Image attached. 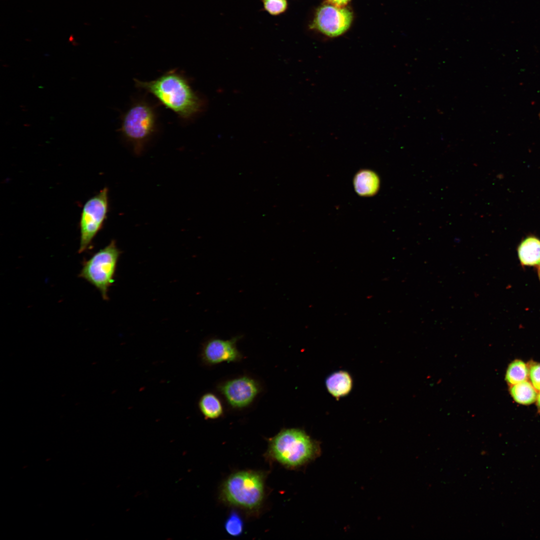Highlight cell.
Wrapping results in <instances>:
<instances>
[{
  "label": "cell",
  "mask_w": 540,
  "mask_h": 540,
  "mask_svg": "<svg viewBox=\"0 0 540 540\" xmlns=\"http://www.w3.org/2000/svg\"><path fill=\"white\" fill-rule=\"evenodd\" d=\"M264 8L270 14L278 16L284 13L288 8L286 0H262Z\"/></svg>",
  "instance_id": "obj_17"
},
{
  "label": "cell",
  "mask_w": 540,
  "mask_h": 540,
  "mask_svg": "<svg viewBox=\"0 0 540 540\" xmlns=\"http://www.w3.org/2000/svg\"><path fill=\"white\" fill-rule=\"evenodd\" d=\"M238 339L236 336L228 340L218 338L208 340L203 344L200 350L202 361L208 366L239 361L242 356L236 346Z\"/></svg>",
  "instance_id": "obj_9"
},
{
  "label": "cell",
  "mask_w": 540,
  "mask_h": 540,
  "mask_svg": "<svg viewBox=\"0 0 540 540\" xmlns=\"http://www.w3.org/2000/svg\"><path fill=\"white\" fill-rule=\"evenodd\" d=\"M325 386L328 393L338 400L348 396L353 387V380L350 374L344 370L334 372L326 379Z\"/></svg>",
  "instance_id": "obj_10"
},
{
  "label": "cell",
  "mask_w": 540,
  "mask_h": 540,
  "mask_svg": "<svg viewBox=\"0 0 540 540\" xmlns=\"http://www.w3.org/2000/svg\"><path fill=\"white\" fill-rule=\"evenodd\" d=\"M156 121L154 108L145 102L134 104L125 113L120 131L136 155L142 154L155 132Z\"/></svg>",
  "instance_id": "obj_4"
},
{
  "label": "cell",
  "mask_w": 540,
  "mask_h": 540,
  "mask_svg": "<svg viewBox=\"0 0 540 540\" xmlns=\"http://www.w3.org/2000/svg\"><path fill=\"white\" fill-rule=\"evenodd\" d=\"M224 499L231 504L252 510L261 504L264 496L262 476L252 471L238 472L231 475L222 488Z\"/></svg>",
  "instance_id": "obj_5"
},
{
  "label": "cell",
  "mask_w": 540,
  "mask_h": 540,
  "mask_svg": "<svg viewBox=\"0 0 540 540\" xmlns=\"http://www.w3.org/2000/svg\"><path fill=\"white\" fill-rule=\"evenodd\" d=\"M108 211V190L104 188L86 201L80 220V242L78 252L86 251L102 228Z\"/></svg>",
  "instance_id": "obj_6"
},
{
  "label": "cell",
  "mask_w": 540,
  "mask_h": 540,
  "mask_svg": "<svg viewBox=\"0 0 540 540\" xmlns=\"http://www.w3.org/2000/svg\"><path fill=\"white\" fill-rule=\"evenodd\" d=\"M225 528L231 536L240 535L243 530V522L240 517L235 512L232 513L226 522Z\"/></svg>",
  "instance_id": "obj_16"
},
{
  "label": "cell",
  "mask_w": 540,
  "mask_h": 540,
  "mask_svg": "<svg viewBox=\"0 0 540 540\" xmlns=\"http://www.w3.org/2000/svg\"><path fill=\"white\" fill-rule=\"evenodd\" d=\"M510 393L514 400L518 404H529L537 398L536 389L526 380L512 385Z\"/></svg>",
  "instance_id": "obj_14"
},
{
  "label": "cell",
  "mask_w": 540,
  "mask_h": 540,
  "mask_svg": "<svg viewBox=\"0 0 540 540\" xmlns=\"http://www.w3.org/2000/svg\"><path fill=\"white\" fill-rule=\"evenodd\" d=\"M528 376L529 369L526 364L522 360H516L509 365L506 379L508 384L514 385L526 380Z\"/></svg>",
  "instance_id": "obj_15"
},
{
  "label": "cell",
  "mask_w": 540,
  "mask_h": 540,
  "mask_svg": "<svg viewBox=\"0 0 540 540\" xmlns=\"http://www.w3.org/2000/svg\"><path fill=\"white\" fill-rule=\"evenodd\" d=\"M536 400H537L538 406L539 407V408H540V392L538 394L537 398H536Z\"/></svg>",
  "instance_id": "obj_20"
},
{
  "label": "cell",
  "mask_w": 540,
  "mask_h": 540,
  "mask_svg": "<svg viewBox=\"0 0 540 540\" xmlns=\"http://www.w3.org/2000/svg\"><path fill=\"white\" fill-rule=\"evenodd\" d=\"M122 252L115 240L84 260L78 276L94 286L104 300H108V292L114 282L118 262Z\"/></svg>",
  "instance_id": "obj_3"
},
{
  "label": "cell",
  "mask_w": 540,
  "mask_h": 540,
  "mask_svg": "<svg viewBox=\"0 0 540 540\" xmlns=\"http://www.w3.org/2000/svg\"><path fill=\"white\" fill-rule=\"evenodd\" d=\"M529 376L534 388L540 391V364H534L530 366Z\"/></svg>",
  "instance_id": "obj_18"
},
{
  "label": "cell",
  "mask_w": 540,
  "mask_h": 540,
  "mask_svg": "<svg viewBox=\"0 0 540 540\" xmlns=\"http://www.w3.org/2000/svg\"><path fill=\"white\" fill-rule=\"evenodd\" d=\"M538 276H539V278H540V268H538Z\"/></svg>",
  "instance_id": "obj_21"
},
{
  "label": "cell",
  "mask_w": 540,
  "mask_h": 540,
  "mask_svg": "<svg viewBox=\"0 0 540 540\" xmlns=\"http://www.w3.org/2000/svg\"><path fill=\"white\" fill-rule=\"evenodd\" d=\"M218 389L232 408L242 409L249 406L260 392V386L253 378L243 376L228 380Z\"/></svg>",
  "instance_id": "obj_7"
},
{
  "label": "cell",
  "mask_w": 540,
  "mask_h": 540,
  "mask_svg": "<svg viewBox=\"0 0 540 540\" xmlns=\"http://www.w3.org/2000/svg\"><path fill=\"white\" fill-rule=\"evenodd\" d=\"M352 18L350 11L346 8L326 4L317 10L314 24L326 36H337L350 27Z\"/></svg>",
  "instance_id": "obj_8"
},
{
  "label": "cell",
  "mask_w": 540,
  "mask_h": 540,
  "mask_svg": "<svg viewBox=\"0 0 540 540\" xmlns=\"http://www.w3.org/2000/svg\"><path fill=\"white\" fill-rule=\"evenodd\" d=\"M134 81L138 88L153 95L182 118H191L204 108L203 100L179 72H169L151 81Z\"/></svg>",
  "instance_id": "obj_1"
},
{
  "label": "cell",
  "mask_w": 540,
  "mask_h": 540,
  "mask_svg": "<svg viewBox=\"0 0 540 540\" xmlns=\"http://www.w3.org/2000/svg\"><path fill=\"white\" fill-rule=\"evenodd\" d=\"M198 406L206 419H217L224 414V406L221 400L212 392H208L202 395L198 400Z\"/></svg>",
  "instance_id": "obj_13"
},
{
  "label": "cell",
  "mask_w": 540,
  "mask_h": 540,
  "mask_svg": "<svg viewBox=\"0 0 540 540\" xmlns=\"http://www.w3.org/2000/svg\"><path fill=\"white\" fill-rule=\"evenodd\" d=\"M520 263L526 266H540V240L535 236L524 239L518 248Z\"/></svg>",
  "instance_id": "obj_11"
},
{
  "label": "cell",
  "mask_w": 540,
  "mask_h": 540,
  "mask_svg": "<svg viewBox=\"0 0 540 540\" xmlns=\"http://www.w3.org/2000/svg\"><path fill=\"white\" fill-rule=\"evenodd\" d=\"M330 2L336 6H342L346 4L349 0H328Z\"/></svg>",
  "instance_id": "obj_19"
},
{
  "label": "cell",
  "mask_w": 540,
  "mask_h": 540,
  "mask_svg": "<svg viewBox=\"0 0 540 540\" xmlns=\"http://www.w3.org/2000/svg\"><path fill=\"white\" fill-rule=\"evenodd\" d=\"M356 192L364 196H372L376 194L380 188V179L376 174L370 170H364L358 172L354 180Z\"/></svg>",
  "instance_id": "obj_12"
},
{
  "label": "cell",
  "mask_w": 540,
  "mask_h": 540,
  "mask_svg": "<svg viewBox=\"0 0 540 540\" xmlns=\"http://www.w3.org/2000/svg\"><path fill=\"white\" fill-rule=\"evenodd\" d=\"M268 452L280 464L294 468L312 460L318 448L304 430L289 428L282 429L270 440Z\"/></svg>",
  "instance_id": "obj_2"
}]
</instances>
